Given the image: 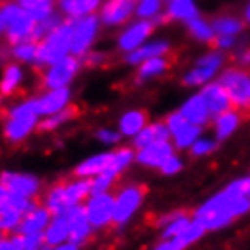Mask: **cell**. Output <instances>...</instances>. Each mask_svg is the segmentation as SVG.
I'll use <instances>...</instances> for the list:
<instances>
[{"instance_id":"cell-1","label":"cell","mask_w":250,"mask_h":250,"mask_svg":"<svg viewBox=\"0 0 250 250\" xmlns=\"http://www.w3.org/2000/svg\"><path fill=\"white\" fill-rule=\"evenodd\" d=\"M249 185L250 176L232 180L223 190L196 208L194 219H198L207 230H221L229 227L234 219L250 212V200L247 196Z\"/></svg>"},{"instance_id":"cell-2","label":"cell","mask_w":250,"mask_h":250,"mask_svg":"<svg viewBox=\"0 0 250 250\" xmlns=\"http://www.w3.org/2000/svg\"><path fill=\"white\" fill-rule=\"evenodd\" d=\"M38 124L40 116L37 113L35 98H25L9 107L2 125V134L9 144H20L29 134H33L35 129H38Z\"/></svg>"},{"instance_id":"cell-3","label":"cell","mask_w":250,"mask_h":250,"mask_svg":"<svg viewBox=\"0 0 250 250\" xmlns=\"http://www.w3.org/2000/svg\"><path fill=\"white\" fill-rule=\"evenodd\" d=\"M71 40H73V19H65L57 29L38 42V53L35 65L45 69L51 63L58 62L71 55Z\"/></svg>"},{"instance_id":"cell-4","label":"cell","mask_w":250,"mask_h":250,"mask_svg":"<svg viewBox=\"0 0 250 250\" xmlns=\"http://www.w3.org/2000/svg\"><path fill=\"white\" fill-rule=\"evenodd\" d=\"M218 82L227 89L232 107L238 111H250V71L243 67L223 69Z\"/></svg>"},{"instance_id":"cell-5","label":"cell","mask_w":250,"mask_h":250,"mask_svg":"<svg viewBox=\"0 0 250 250\" xmlns=\"http://www.w3.org/2000/svg\"><path fill=\"white\" fill-rule=\"evenodd\" d=\"M82 58L75 57V55H67L65 58L58 60V62L51 63L42 71L40 75V85L47 91V89H62L69 87L73 80H75L78 73H80Z\"/></svg>"},{"instance_id":"cell-6","label":"cell","mask_w":250,"mask_h":250,"mask_svg":"<svg viewBox=\"0 0 250 250\" xmlns=\"http://www.w3.org/2000/svg\"><path fill=\"white\" fill-rule=\"evenodd\" d=\"M223 65H225V55L218 49L208 51L196 60L190 71L185 73L183 83L188 87H203L208 82H214V78H218L219 73L223 71Z\"/></svg>"},{"instance_id":"cell-7","label":"cell","mask_w":250,"mask_h":250,"mask_svg":"<svg viewBox=\"0 0 250 250\" xmlns=\"http://www.w3.org/2000/svg\"><path fill=\"white\" fill-rule=\"evenodd\" d=\"M100 29V17L89 15L82 19H73V40H71V55L83 58L93 47Z\"/></svg>"},{"instance_id":"cell-8","label":"cell","mask_w":250,"mask_h":250,"mask_svg":"<svg viewBox=\"0 0 250 250\" xmlns=\"http://www.w3.org/2000/svg\"><path fill=\"white\" fill-rule=\"evenodd\" d=\"M145 188L140 185H127L114 196V219L116 225H125L144 203Z\"/></svg>"},{"instance_id":"cell-9","label":"cell","mask_w":250,"mask_h":250,"mask_svg":"<svg viewBox=\"0 0 250 250\" xmlns=\"http://www.w3.org/2000/svg\"><path fill=\"white\" fill-rule=\"evenodd\" d=\"M85 212L94 230L105 229L114 219V196L109 192L89 196L85 200Z\"/></svg>"},{"instance_id":"cell-10","label":"cell","mask_w":250,"mask_h":250,"mask_svg":"<svg viewBox=\"0 0 250 250\" xmlns=\"http://www.w3.org/2000/svg\"><path fill=\"white\" fill-rule=\"evenodd\" d=\"M0 183L6 185L15 194H19L22 198H27V200H35L40 194V188H42V183L35 174L13 172V170H4L0 174Z\"/></svg>"},{"instance_id":"cell-11","label":"cell","mask_w":250,"mask_h":250,"mask_svg":"<svg viewBox=\"0 0 250 250\" xmlns=\"http://www.w3.org/2000/svg\"><path fill=\"white\" fill-rule=\"evenodd\" d=\"M154 27H156L154 20L144 19H140L138 22L129 25V27H125L124 33L118 37V49L124 51L125 55L138 49L140 45H144L147 42V38L150 37V33L154 31Z\"/></svg>"},{"instance_id":"cell-12","label":"cell","mask_w":250,"mask_h":250,"mask_svg":"<svg viewBox=\"0 0 250 250\" xmlns=\"http://www.w3.org/2000/svg\"><path fill=\"white\" fill-rule=\"evenodd\" d=\"M73 98V93L69 87L62 89H47L44 94L35 96V104H37V113L40 118L51 116L55 113H60L65 107H69Z\"/></svg>"},{"instance_id":"cell-13","label":"cell","mask_w":250,"mask_h":250,"mask_svg":"<svg viewBox=\"0 0 250 250\" xmlns=\"http://www.w3.org/2000/svg\"><path fill=\"white\" fill-rule=\"evenodd\" d=\"M136 11V0H105L100 9L102 24L114 27L122 25Z\"/></svg>"},{"instance_id":"cell-14","label":"cell","mask_w":250,"mask_h":250,"mask_svg":"<svg viewBox=\"0 0 250 250\" xmlns=\"http://www.w3.org/2000/svg\"><path fill=\"white\" fill-rule=\"evenodd\" d=\"M65 218H67V225H69V241L82 247L89 239L91 232L94 230L93 227H91V223H89L85 205L82 203V205L73 207L65 214Z\"/></svg>"},{"instance_id":"cell-15","label":"cell","mask_w":250,"mask_h":250,"mask_svg":"<svg viewBox=\"0 0 250 250\" xmlns=\"http://www.w3.org/2000/svg\"><path fill=\"white\" fill-rule=\"evenodd\" d=\"M174 154V145L167 142H156V144H150L144 149L136 150V160L140 165L144 167H150V169H160L163 165V162Z\"/></svg>"},{"instance_id":"cell-16","label":"cell","mask_w":250,"mask_h":250,"mask_svg":"<svg viewBox=\"0 0 250 250\" xmlns=\"http://www.w3.org/2000/svg\"><path fill=\"white\" fill-rule=\"evenodd\" d=\"M44 205L47 207V210L53 216H65L73 207H76V203L73 201V198H71V194L67 190V182L55 183L45 192Z\"/></svg>"},{"instance_id":"cell-17","label":"cell","mask_w":250,"mask_h":250,"mask_svg":"<svg viewBox=\"0 0 250 250\" xmlns=\"http://www.w3.org/2000/svg\"><path fill=\"white\" fill-rule=\"evenodd\" d=\"M53 214L47 210V207L44 203H35V205L22 216L17 232L19 234H42L45 230V227L49 225Z\"/></svg>"},{"instance_id":"cell-18","label":"cell","mask_w":250,"mask_h":250,"mask_svg":"<svg viewBox=\"0 0 250 250\" xmlns=\"http://www.w3.org/2000/svg\"><path fill=\"white\" fill-rule=\"evenodd\" d=\"M201 96H203V100L207 102L212 118L221 113H225V111H229V109H232L230 96H229L227 89L223 87L218 80L208 82L207 85H203V87H201Z\"/></svg>"},{"instance_id":"cell-19","label":"cell","mask_w":250,"mask_h":250,"mask_svg":"<svg viewBox=\"0 0 250 250\" xmlns=\"http://www.w3.org/2000/svg\"><path fill=\"white\" fill-rule=\"evenodd\" d=\"M180 113L185 116L187 122H190V124H194V125H200V127H203L208 120L212 118V114L208 111V105H207V102L203 100L201 93L188 96L187 100L183 102V105L180 107Z\"/></svg>"},{"instance_id":"cell-20","label":"cell","mask_w":250,"mask_h":250,"mask_svg":"<svg viewBox=\"0 0 250 250\" xmlns=\"http://www.w3.org/2000/svg\"><path fill=\"white\" fill-rule=\"evenodd\" d=\"M170 51V44L165 40H154V42H145L144 45H140L138 49L131 51L125 55V62L131 65H140L145 60L158 57H167Z\"/></svg>"},{"instance_id":"cell-21","label":"cell","mask_w":250,"mask_h":250,"mask_svg":"<svg viewBox=\"0 0 250 250\" xmlns=\"http://www.w3.org/2000/svg\"><path fill=\"white\" fill-rule=\"evenodd\" d=\"M170 140L169 127L165 122H156V124H147L138 132L136 136L132 138V147L134 149H144L150 144H156V142H167Z\"/></svg>"},{"instance_id":"cell-22","label":"cell","mask_w":250,"mask_h":250,"mask_svg":"<svg viewBox=\"0 0 250 250\" xmlns=\"http://www.w3.org/2000/svg\"><path fill=\"white\" fill-rule=\"evenodd\" d=\"M24 69L17 62H9L2 69L0 76V96H13L24 83Z\"/></svg>"},{"instance_id":"cell-23","label":"cell","mask_w":250,"mask_h":250,"mask_svg":"<svg viewBox=\"0 0 250 250\" xmlns=\"http://www.w3.org/2000/svg\"><path fill=\"white\" fill-rule=\"evenodd\" d=\"M214 134H216V140L218 142H223L227 138H230L234 132L239 129V125H241V114H239L238 109H229L225 113L218 114V116H214Z\"/></svg>"},{"instance_id":"cell-24","label":"cell","mask_w":250,"mask_h":250,"mask_svg":"<svg viewBox=\"0 0 250 250\" xmlns=\"http://www.w3.org/2000/svg\"><path fill=\"white\" fill-rule=\"evenodd\" d=\"M44 236V245L47 249L57 247V245L67 243L69 241V225L65 216H53L49 221V225L45 227V230L42 232Z\"/></svg>"},{"instance_id":"cell-25","label":"cell","mask_w":250,"mask_h":250,"mask_svg":"<svg viewBox=\"0 0 250 250\" xmlns=\"http://www.w3.org/2000/svg\"><path fill=\"white\" fill-rule=\"evenodd\" d=\"M145 125H147V113L140 109H131L120 116L118 131L125 138H134Z\"/></svg>"},{"instance_id":"cell-26","label":"cell","mask_w":250,"mask_h":250,"mask_svg":"<svg viewBox=\"0 0 250 250\" xmlns=\"http://www.w3.org/2000/svg\"><path fill=\"white\" fill-rule=\"evenodd\" d=\"M109 158H111V152H102V154H94V156L85 158L83 162H80L76 165L75 176L76 178H94V176L105 172L107 165H109Z\"/></svg>"},{"instance_id":"cell-27","label":"cell","mask_w":250,"mask_h":250,"mask_svg":"<svg viewBox=\"0 0 250 250\" xmlns=\"http://www.w3.org/2000/svg\"><path fill=\"white\" fill-rule=\"evenodd\" d=\"M58 2L63 15H67V19H82L94 15V11L102 4V0H58Z\"/></svg>"},{"instance_id":"cell-28","label":"cell","mask_w":250,"mask_h":250,"mask_svg":"<svg viewBox=\"0 0 250 250\" xmlns=\"http://www.w3.org/2000/svg\"><path fill=\"white\" fill-rule=\"evenodd\" d=\"M216 37H239L245 29V20L234 15H221L212 20Z\"/></svg>"},{"instance_id":"cell-29","label":"cell","mask_w":250,"mask_h":250,"mask_svg":"<svg viewBox=\"0 0 250 250\" xmlns=\"http://www.w3.org/2000/svg\"><path fill=\"white\" fill-rule=\"evenodd\" d=\"M167 69H169V60H167V57H158V58L145 60L144 63L138 65L136 82L138 83H144V82H149V80H152V78H158V76H162Z\"/></svg>"},{"instance_id":"cell-30","label":"cell","mask_w":250,"mask_h":250,"mask_svg":"<svg viewBox=\"0 0 250 250\" xmlns=\"http://www.w3.org/2000/svg\"><path fill=\"white\" fill-rule=\"evenodd\" d=\"M201 134H203V127L194 125V124H190V122H185L170 138H172L174 149H190L192 144L201 136Z\"/></svg>"},{"instance_id":"cell-31","label":"cell","mask_w":250,"mask_h":250,"mask_svg":"<svg viewBox=\"0 0 250 250\" xmlns=\"http://www.w3.org/2000/svg\"><path fill=\"white\" fill-rule=\"evenodd\" d=\"M134 158H136V152L129 147H120L118 150H114L111 152V158H109V165H107L105 172L107 174L114 176V178H118L122 172H124L132 162H134Z\"/></svg>"},{"instance_id":"cell-32","label":"cell","mask_w":250,"mask_h":250,"mask_svg":"<svg viewBox=\"0 0 250 250\" xmlns=\"http://www.w3.org/2000/svg\"><path fill=\"white\" fill-rule=\"evenodd\" d=\"M13 2H17L37 22L47 19L49 15L55 13V0H13Z\"/></svg>"},{"instance_id":"cell-33","label":"cell","mask_w":250,"mask_h":250,"mask_svg":"<svg viewBox=\"0 0 250 250\" xmlns=\"http://www.w3.org/2000/svg\"><path fill=\"white\" fill-rule=\"evenodd\" d=\"M198 17V7L194 4V0H169V7H167V15L165 19L174 20H192Z\"/></svg>"},{"instance_id":"cell-34","label":"cell","mask_w":250,"mask_h":250,"mask_svg":"<svg viewBox=\"0 0 250 250\" xmlns=\"http://www.w3.org/2000/svg\"><path fill=\"white\" fill-rule=\"evenodd\" d=\"M76 113H78V111H76V107L69 105V107H65L63 111H60V113H55V114H51V116H45L44 120H40L38 129H40L42 132L57 131V129H60V127H62V125H65L67 122L75 120Z\"/></svg>"},{"instance_id":"cell-35","label":"cell","mask_w":250,"mask_h":250,"mask_svg":"<svg viewBox=\"0 0 250 250\" xmlns=\"http://www.w3.org/2000/svg\"><path fill=\"white\" fill-rule=\"evenodd\" d=\"M38 42L37 40H24L20 44L11 45V58L20 63H33L37 62Z\"/></svg>"},{"instance_id":"cell-36","label":"cell","mask_w":250,"mask_h":250,"mask_svg":"<svg viewBox=\"0 0 250 250\" xmlns=\"http://www.w3.org/2000/svg\"><path fill=\"white\" fill-rule=\"evenodd\" d=\"M187 27H188V33H190L198 42L210 44V42H214V38H216V33H214V29H212V24H210V22H207V20H203V19H200V17L188 20Z\"/></svg>"},{"instance_id":"cell-37","label":"cell","mask_w":250,"mask_h":250,"mask_svg":"<svg viewBox=\"0 0 250 250\" xmlns=\"http://www.w3.org/2000/svg\"><path fill=\"white\" fill-rule=\"evenodd\" d=\"M22 216H24V212H20L15 207L0 205V234L17 232L20 221H22Z\"/></svg>"},{"instance_id":"cell-38","label":"cell","mask_w":250,"mask_h":250,"mask_svg":"<svg viewBox=\"0 0 250 250\" xmlns=\"http://www.w3.org/2000/svg\"><path fill=\"white\" fill-rule=\"evenodd\" d=\"M0 205L15 207V208H19L20 212L25 214L33 205H35V201L27 200V198H22V196L15 194L13 190H9L6 185H2V183H0Z\"/></svg>"},{"instance_id":"cell-39","label":"cell","mask_w":250,"mask_h":250,"mask_svg":"<svg viewBox=\"0 0 250 250\" xmlns=\"http://www.w3.org/2000/svg\"><path fill=\"white\" fill-rule=\"evenodd\" d=\"M207 229L203 225H201L198 219H190V223L187 225V229L178 236V239L182 241L183 247H190L192 243H196V241H200L203 236H205Z\"/></svg>"},{"instance_id":"cell-40","label":"cell","mask_w":250,"mask_h":250,"mask_svg":"<svg viewBox=\"0 0 250 250\" xmlns=\"http://www.w3.org/2000/svg\"><path fill=\"white\" fill-rule=\"evenodd\" d=\"M63 19H60V15H57V13H53V15H49L47 19L44 20H38L37 25H35V33H33V40H37V42H40L44 37H47L53 29H57L58 25L62 24Z\"/></svg>"},{"instance_id":"cell-41","label":"cell","mask_w":250,"mask_h":250,"mask_svg":"<svg viewBox=\"0 0 250 250\" xmlns=\"http://www.w3.org/2000/svg\"><path fill=\"white\" fill-rule=\"evenodd\" d=\"M190 223V218H188L187 214L182 212L180 216H176L172 221H170L169 225L163 227V239H170V238H178L180 234H182L187 225Z\"/></svg>"},{"instance_id":"cell-42","label":"cell","mask_w":250,"mask_h":250,"mask_svg":"<svg viewBox=\"0 0 250 250\" xmlns=\"http://www.w3.org/2000/svg\"><path fill=\"white\" fill-rule=\"evenodd\" d=\"M218 147V140L216 138H207V136H200L196 142L192 144L190 147V154L196 158H203V156H208L210 152H214Z\"/></svg>"},{"instance_id":"cell-43","label":"cell","mask_w":250,"mask_h":250,"mask_svg":"<svg viewBox=\"0 0 250 250\" xmlns=\"http://www.w3.org/2000/svg\"><path fill=\"white\" fill-rule=\"evenodd\" d=\"M162 11V0H138L136 15L144 20H152Z\"/></svg>"},{"instance_id":"cell-44","label":"cell","mask_w":250,"mask_h":250,"mask_svg":"<svg viewBox=\"0 0 250 250\" xmlns=\"http://www.w3.org/2000/svg\"><path fill=\"white\" fill-rule=\"evenodd\" d=\"M114 182H116V178L111 174H107V172H102V174L91 178V196L109 192L111 187L114 185Z\"/></svg>"},{"instance_id":"cell-45","label":"cell","mask_w":250,"mask_h":250,"mask_svg":"<svg viewBox=\"0 0 250 250\" xmlns=\"http://www.w3.org/2000/svg\"><path fill=\"white\" fill-rule=\"evenodd\" d=\"M182 169H183L182 158L176 156V154H172L170 158H167V160L163 162L162 167H160L162 174H165V176H174V174H178V172H180Z\"/></svg>"},{"instance_id":"cell-46","label":"cell","mask_w":250,"mask_h":250,"mask_svg":"<svg viewBox=\"0 0 250 250\" xmlns=\"http://www.w3.org/2000/svg\"><path fill=\"white\" fill-rule=\"evenodd\" d=\"M96 136L104 145H116L120 142L122 134H120V131H114V129H100L96 132Z\"/></svg>"},{"instance_id":"cell-47","label":"cell","mask_w":250,"mask_h":250,"mask_svg":"<svg viewBox=\"0 0 250 250\" xmlns=\"http://www.w3.org/2000/svg\"><path fill=\"white\" fill-rule=\"evenodd\" d=\"M214 44L218 51H230L238 45V37H216L214 38Z\"/></svg>"},{"instance_id":"cell-48","label":"cell","mask_w":250,"mask_h":250,"mask_svg":"<svg viewBox=\"0 0 250 250\" xmlns=\"http://www.w3.org/2000/svg\"><path fill=\"white\" fill-rule=\"evenodd\" d=\"M236 62H238V67H250V45H243L236 53Z\"/></svg>"},{"instance_id":"cell-49","label":"cell","mask_w":250,"mask_h":250,"mask_svg":"<svg viewBox=\"0 0 250 250\" xmlns=\"http://www.w3.org/2000/svg\"><path fill=\"white\" fill-rule=\"evenodd\" d=\"M185 247L182 245V241L178 238H170V239H163L162 243L156 245L154 250H183Z\"/></svg>"},{"instance_id":"cell-50","label":"cell","mask_w":250,"mask_h":250,"mask_svg":"<svg viewBox=\"0 0 250 250\" xmlns=\"http://www.w3.org/2000/svg\"><path fill=\"white\" fill-rule=\"evenodd\" d=\"M6 31H7V19L4 11H2V6H0V38L6 37Z\"/></svg>"},{"instance_id":"cell-51","label":"cell","mask_w":250,"mask_h":250,"mask_svg":"<svg viewBox=\"0 0 250 250\" xmlns=\"http://www.w3.org/2000/svg\"><path fill=\"white\" fill-rule=\"evenodd\" d=\"M47 250H80V247L75 243H71V241H67V243H62V245H57V247H51V249Z\"/></svg>"},{"instance_id":"cell-52","label":"cell","mask_w":250,"mask_h":250,"mask_svg":"<svg viewBox=\"0 0 250 250\" xmlns=\"http://www.w3.org/2000/svg\"><path fill=\"white\" fill-rule=\"evenodd\" d=\"M243 20H245V24H249V25H250V0H249V2H247V6H245Z\"/></svg>"},{"instance_id":"cell-53","label":"cell","mask_w":250,"mask_h":250,"mask_svg":"<svg viewBox=\"0 0 250 250\" xmlns=\"http://www.w3.org/2000/svg\"><path fill=\"white\" fill-rule=\"evenodd\" d=\"M247 196H249V200H250V185H249V190H247Z\"/></svg>"},{"instance_id":"cell-54","label":"cell","mask_w":250,"mask_h":250,"mask_svg":"<svg viewBox=\"0 0 250 250\" xmlns=\"http://www.w3.org/2000/svg\"><path fill=\"white\" fill-rule=\"evenodd\" d=\"M0 107H2V96H0Z\"/></svg>"},{"instance_id":"cell-55","label":"cell","mask_w":250,"mask_h":250,"mask_svg":"<svg viewBox=\"0 0 250 250\" xmlns=\"http://www.w3.org/2000/svg\"><path fill=\"white\" fill-rule=\"evenodd\" d=\"M0 238H2V234H0Z\"/></svg>"}]
</instances>
